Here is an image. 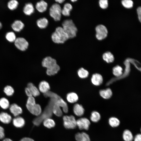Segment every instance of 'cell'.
Masks as SVG:
<instances>
[{
	"mask_svg": "<svg viewBox=\"0 0 141 141\" xmlns=\"http://www.w3.org/2000/svg\"><path fill=\"white\" fill-rule=\"evenodd\" d=\"M61 97L54 93L50 98L48 104L43 113L34 119L33 121L34 124L36 126L39 125L45 119L50 118L52 114V108L56 102Z\"/></svg>",
	"mask_w": 141,
	"mask_h": 141,
	"instance_id": "6da1fadb",
	"label": "cell"
},
{
	"mask_svg": "<svg viewBox=\"0 0 141 141\" xmlns=\"http://www.w3.org/2000/svg\"><path fill=\"white\" fill-rule=\"evenodd\" d=\"M51 38L53 42L57 44L63 43L69 38L68 35L61 27L56 28L55 31L52 34Z\"/></svg>",
	"mask_w": 141,
	"mask_h": 141,
	"instance_id": "7a4b0ae2",
	"label": "cell"
},
{
	"mask_svg": "<svg viewBox=\"0 0 141 141\" xmlns=\"http://www.w3.org/2000/svg\"><path fill=\"white\" fill-rule=\"evenodd\" d=\"M62 25V27L69 38H74L76 36L77 29L72 20H66L63 22Z\"/></svg>",
	"mask_w": 141,
	"mask_h": 141,
	"instance_id": "3957f363",
	"label": "cell"
},
{
	"mask_svg": "<svg viewBox=\"0 0 141 141\" xmlns=\"http://www.w3.org/2000/svg\"><path fill=\"white\" fill-rule=\"evenodd\" d=\"M26 107L28 110L32 114L38 116L41 114L42 109L40 106L36 103L33 97H28L26 104Z\"/></svg>",
	"mask_w": 141,
	"mask_h": 141,
	"instance_id": "277c9868",
	"label": "cell"
},
{
	"mask_svg": "<svg viewBox=\"0 0 141 141\" xmlns=\"http://www.w3.org/2000/svg\"><path fill=\"white\" fill-rule=\"evenodd\" d=\"M61 10L62 9L60 5L57 3H54L50 8V15L55 21H59L61 17Z\"/></svg>",
	"mask_w": 141,
	"mask_h": 141,
	"instance_id": "5b68a950",
	"label": "cell"
},
{
	"mask_svg": "<svg viewBox=\"0 0 141 141\" xmlns=\"http://www.w3.org/2000/svg\"><path fill=\"white\" fill-rule=\"evenodd\" d=\"M63 120L64 126L67 129H74L77 126L75 118L72 115L64 116Z\"/></svg>",
	"mask_w": 141,
	"mask_h": 141,
	"instance_id": "8992f818",
	"label": "cell"
},
{
	"mask_svg": "<svg viewBox=\"0 0 141 141\" xmlns=\"http://www.w3.org/2000/svg\"><path fill=\"white\" fill-rule=\"evenodd\" d=\"M96 32V36L99 40H102L105 38L107 36L108 30L104 25H99L97 26L95 28Z\"/></svg>",
	"mask_w": 141,
	"mask_h": 141,
	"instance_id": "52a82bcc",
	"label": "cell"
},
{
	"mask_svg": "<svg viewBox=\"0 0 141 141\" xmlns=\"http://www.w3.org/2000/svg\"><path fill=\"white\" fill-rule=\"evenodd\" d=\"M57 64L56 60L50 56L44 58L42 62L43 66L46 68L47 69H51Z\"/></svg>",
	"mask_w": 141,
	"mask_h": 141,
	"instance_id": "ba28073f",
	"label": "cell"
},
{
	"mask_svg": "<svg viewBox=\"0 0 141 141\" xmlns=\"http://www.w3.org/2000/svg\"><path fill=\"white\" fill-rule=\"evenodd\" d=\"M14 43L15 46L18 49L22 51L26 50L28 46V42L23 38H18L16 39Z\"/></svg>",
	"mask_w": 141,
	"mask_h": 141,
	"instance_id": "9c48e42d",
	"label": "cell"
},
{
	"mask_svg": "<svg viewBox=\"0 0 141 141\" xmlns=\"http://www.w3.org/2000/svg\"><path fill=\"white\" fill-rule=\"evenodd\" d=\"M77 125L81 130H88L90 122V121L86 118H81L78 119L76 121Z\"/></svg>",
	"mask_w": 141,
	"mask_h": 141,
	"instance_id": "30bf717a",
	"label": "cell"
},
{
	"mask_svg": "<svg viewBox=\"0 0 141 141\" xmlns=\"http://www.w3.org/2000/svg\"><path fill=\"white\" fill-rule=\"evenodd\" d=\"M9 110L10 112L15 117H17L21 114L22 111L21 108L15 103L12 104L10 106Z\"/></svg>",
	"mask_w": 141,
	"mask_h": 141,
	"instance_id": "8fae6325",
	"label": "cell"
},
{
	"mask_svg": "<svg viewBox=\"0 0 141 141\" xmlns=\"http://www.w3.org/2000/svg\"><path fill=\"white\" fill-rule=\"evenodd\" d=\"M91 80L92 84L96 86L100 85L103 82L102 77L100 74L97 73L92 75Z\"/></svg>",
	"mask_w": 141,
	"mask_h": 141,
	"instance_id": "7c38bea8",
	"label": "cell"
},
{
	"mask_svg": "<svg viewBox=\"0 0 141 141\" xmlns=\"http://www.w3.org/2000/svg\"><path fill=\"white\" fill-rule=\"evenodd\" d=\"M48 4L43 0H41L37 3L36 5V8L39 12L43 13L47 9Z\"/></svg>",
	"mask_w": 141,
	"mask_h": 141,
	"instance_id": "4fadbf2b",
	"label": "cell"
},
{
	"mask_svg": "<svg viewBox=\"0 0 141 141\" xmlns=\"http://www.w3.org/2000/svg\"><path fill=\"white\" fill-rule=\"evenodd\" d=\"M25 123L24 119L20 116H17L13 120V123L14 125L17 128L22 127L24 125Z\"/></svg>",
	"mask_w": 141,
	"mask_h": 141,
	"instance_id": "5bb4252c",
	"label": "cell"
},
{
	"mask_svg": "<svg viewBox=\"0 0 141 141\" xmlns=\"http://www.w3.org/2000/svg\"><path fill=\"white\" fill-rule=\"evenodd\" d=\"M50 88V86L49 83L45 81H41L39 85V91L44 94L49 91Z\"/></svg>",
	"mask_w": 141,
	"mask_h": 141,
	"instance_id": "9a60e30c",
	"label": "cell"
},
{
	"mask_svg": "<svg viewBox=\"0 0 141 141\" xmlns=\"http://www.w3.org/2000/svg\"><path fill=\"white\" fill-rule=\"evenodd\" d=\"M11 120V116L7 113L2 112L0 113V121L3 123L9 124Z\"/></svg>",
	"mask_w": 141,
	"mask_h": 141,
	"instance_id": "2e32d148",
	"label": "cell"
},
{
	"mask_svg": "<svg viewBox=\"0 0 141 141\" xmlns=\"http://www.w3.org/2000/svg\"><path fill=\"white\" fill-rule=\"evenodd\" d=\"M73 110L74 113L78 116L83 115L84 112V109L83 106L78 104H76L74 106Z\"/></svg>",
	"mask_w": 141,
	"mask_h": 141,
	"instance_id": "e0dca14e",
	"label": "cell"
},
{
	"mask_svg": "<svg viewBox=\"0 0 141 141\" xmlns=\"http://www.w3.org/2000/svg\"><path fill=\"white\" fill-rule=\"evenodd\" d=\"M72 9V6L71 4L69 3H66L64 5L63 9H62L61 13L65 16H69Z\"/></svg>",
	"mask_w": 141,
	"mask_h": 141,
	"instance_id": "ac0fdd59",
	"label": "cell"
},
{
	"mask_svg": "<svg viewBox=\"0 0 141 141\" xmlns=\"http://www.w3.org/2000/svg\"><path fill=\"white\" fill-rule=\"evenodd\" d=\"M27 87L28 88L33 97H36L40 94L38 89L32 83H30L28 84Z\"/></svg>",
	"mask_w": 141,
	"mask_h": 141,
	"instance_id": "d6986e66",
	"label": "cell"
},
{
	"mask_svg": "<svg viewBox=\"0 0 141 141\" xmlns=\"http://www.w3.org/2000/svg\"><path fill=\"white\" fill-rule=\"evenodd\" d=\"M99 93L101 96L105 99L110 98L112 95V91L111 89L109 88L105 90H101L99 91Z\"/></svg>",
	"mask_w": 141,
	"mask_h": 141,
	"instance_id": "ffe728a7",
	"label": "cell"
},
{
	"mask_svg": "<svg viewBox=\"0 0 141 141\" xmlns=\"http://www.w3.org/2000/svg\"><path fill=\"white\" fill-rule=\"evenodd\" d=\"M11 26L14 31L19 32L24 28V25L21 21L17 20L14 22L12 24Z\"/></svg>",
	"mask_w": 141,
	"mask_h": 141,
	"instance_id": "44dd1931",
	"label": "cell"
},
{
	"mask_svg": "<svg viewBox=\"0 0 141 141\" xmlns=\"http://www.w3.org/2000/svg\"><path fill=\"white\" fill-rule=\"evenodd\" d=\"M102 58L104 61L108 63L113 62L114 59L113 55L110 52H107L104 53Z\"/></svg>",
	"mask_w": 141,
	"mask_h": 141,
	"instance_id": "7402d4cb",
	"label": "cell"
},
{
	"mask_svg": "<svg viewBox=\"0 0 141 141\" xmlns=\"http://www.w3.org/2000/svg\"><path fill=\"white\" fill-rule=\"evenodd\" d=\"M25 14L26 15H30L34 11V8L33 4L30 3L26 4L23 10Z\"/></svg>",
	"mask_w": 141,
	"mask_h": 141,
	"instance_id": "603a6c76",
	"label": "cell"
},
{
	"mask_svg": "<svg viewBox=\"0 0 141 141\" xmlns=\"http://www.w3.org/2000/svg\"><path fill=\"white\" fill-rule=\"evenodd\" d=\"M37 26L40 28H45L48 26V21L46 18L43 17L38 19L37 21Z\"/></svg>",
	"mask_w": 141,
	"mask_h": 141,
	"instance_id": "cb8c5ba5",
	"label": "cell"
},
{
	"mask_svg": "<svg viewBox=\"0 0 141 141\" xmlns=\"http://www.w3.org/2000/svg\"><path fill=\"white\" fill-rule=\"evenodd\" d=\"M122 137L125 141H132L133 139L132 133L128 130H126L124 131Z\"/></svg>",
	"mask_w": 141,
	"mask_h": 141,
	"instance_id": "d4e9b609",
	"label": "cell"
},
{
	"mask_svg": "<svg viewBox=\"0 0 141 141\" xmlns=\"http://www.w3.org/2000/svg\"><path fill=\"white\" fill-rule=\"evenodd\" d=\"M66 98L67 101L71 103L76 102L78 99V97L77 94L73 92L68 93L67 95Z\"/></svg>",
	"mask_w": 141,
	"mask_h": 141,
	"instance_id": "484cf974",
	"label": "cell"
},
{
	"mask_svg": "<svg viewBox=\"0 0 141 141\" xmlns=\"http://www.w3.org/2000/svg\"><path fill=\"white\" fill-rule=\"evenodd\" d=\"M56 103L62 108L63 111L65 113L68 111V108L66 102L61 98L57 100Z\"/></svg>",
	"mask_w": 141,
	"mask_h": 141,
	"instance_id": "4316f807",
	"label": "cell"
},
{
	"mask_svg": "<svg viewBox=\"0 0 141 141\" xmlns=\"http://www.w3.org/2000/svg\"><path fill=\"white\" fill-rule=\"evenodd\" d=\"M123 69L121 66L117 65L113 69V73L114 75L117 77H121L123 74Z\"/></svg>",
	"mask_w": 141,
	"mask_h": 141,
	"instance_id": "83f0119b",
	"label": "cell"
},
{
	"mask_svg": "<svg viewBox=\"0 0 141 141\" xmlns=\"http://www.w3.org/2000/svg\"><path fill=\"white\" fill-rule=\"evenodd\" d=\"M43 121L44 126L47 128H51L54 127L55 125L54 121L50 118L46 119Z\"/></svg>",
	"mask_w": 141,
	"mask_h": 141,
	"instance_id": "f1b7e54d",
	"label": "cell"
},
{
	"mask_svg": "<svg viewBox=\"0 0 141 141\" xmlns=\"http://www.w3.org/2000/svg\"><path fill=\"white\" fill-rule=\"evenodd\" d=\"M120 121L119 119L116 117H111L109 120V123L111 127H116L120 125Z\"/></svg>",
	"mask_w": 141,
	"mask_h": 141,
	"instance_id": "f546056e",
	"label": "cell"
},
{
	"mask_svg": "<svg viewBox=\"0 0 141 141\" xmlns=\"http://www.w3.org/2000/svg\"><path fill=\"white\" fill-rule=\"evenodd\" d=\"M101 117L100 115L98 112L94 111H92L91 113L90 119L92 122H96L100 120Z\"/></svg>",
	"mask_w": 141,
	"mask_h": 141,
	"instance_id": "4dcf8cb0",
	"label": "cell"
},
{
	"mask_svg": "<svg viewBox=\"0 0 141 141\" xmlns=\"http://www.w3.org/2000/svg\"><path fill=\"white\" fill-rule=\"evenodd\" d=\"M52 112L58 116H61L62 114V111L60 108V107L56 104V102L53 106Z\"/></svg>",
	"mask_w": 141,
	"mask_h": 141,
	"instance_id": "1f68e13d",
	"label": "cell"
},
{
	"mask_svg": "<svg viewBox=\"0 0 141 141\" xmlns=\"http://www.w3.org/2000/svg\"><path fill=\"white\" fill-rule=\"evenodd\" d=\"M0 106L3 109L8 108L9 107V102L8 99L4 97L0 99Z\"/></svg>",
	"mask_w": 141,
	"mask_h": 141,
	"instance_id": "d6a6232c",
	"label": "cell"
},
{
	"mask_svg": "<svg viewBox=\"0 0 141 141\" xmlns=\"http://www.w3.org/2000/svg\"><path fill=\"white\" fill-rule=\"evenodd\" d=\"M78 74L80 78L83 79L88 77L89 75V72L87 70L81 68L78 70Z\"/></svg>",
	"mask_w": 141,
	"mask_h": 141,
	"instance_id": "836d02e7",
	"label": "cell"
},
{
	"mask_svg": "<svg viewBox=\"0 0 141 141\" xmlns=\"http://www.w3.org/2000/svg\"><path fill=\"white\" fill-rule=\"evenodd\" d=\"M60 69L59 66L57 64L54 67L49 69H47L46 73L49 75H54L57 73Z\"/></svg>",
	"mask_w": 141,
	"mask_h": 141,
	"instance_id": "e575fe53",
	"label": "cell"
},
{
	"mask_svg": "<svg viewBox=\"0 0 141 141\" xmlns=\"http://www.w3.org/2000/svg\"><path fill=\"white\" fill-rule=\"evenodd\" d=\"M4 91L7 95L8 96H11L14 94V90L11 86L7 85L4 88Z\"/></svg>",
	"mask_w": 141,
	"mask_h": 141,
	"instance_id": "d590c367",
	"label": "cell"
},
{
	"mask_svg": "<svg viewBox=\"0 0 141 141\" xmlns=\"http://www.w3.org/2000/svg\"><path fill=\"white\" fill-rule=\"evenodd\" d=\"M5 37L10 42H15L16 39L14 33L11 32L7 33Z\"/></svg>",
	"mask_w": 141,
	"mask_h": 141,
	"instance_id": "8d00e7d4",
	"label": "cell"
},
{
	"mask_svg": "<svg viewBox=\"0 0 141 141\" xmlns=\"http://www.w3.org/2000/svg\"><path fill=\"white\" fill-rule=\"evenodd\" d=\"M18 4V2L15 0L10 1L8 3V6L9 9L13 10L16 9L17 7Z\"/></svg>",
	"mask_w": 141,
	"mask_h": 141,
	"instance_id": "74e56055",
	"label": "cell"
},
{
	"mask_svg": "<svg viewBox=\"0 0 141 141\" xmlns=\"http://www.w3.org/2000/svg\"><path fill=\"white\" fill-rule=\"evenodd\" d=\"M121 3L123 6L127 8H131L132 7L133 2L131 0H124L122 1Z\"/></svg>",
	"mask_w": 141,
	"mask_h": 141,
	"instance_id": "f35d334b",
	"label": "cell"
},
{
	"mask_svg": "<svg viewBox=\"0 0 141 141\" xmlns=\"http://www.w3.org/2000/svg\"><path fill=\"white\" fill-rule=\"evenodd\" d=\"M99 3L100 7L102 9H105L108 7V2L107 0H100Z\"/></svg>",
	"mask_w": 141,
	"mask_h": 141,
	"instance_id": "ab89813d",
	"label": "cell"
},
{
	"mask_svg": "<svg viewBox=\"0 0 141 141\" xmlns=\"http://www.w3.org/2000/svg\"><path fill=\"white\" fill-rule=\"evenodd\" d=\"M82 138L80 141H90V139L89 135L85 132H82Z\"/></svg>",
	"mask_w": 141,
	"mask_h": 141,
	"instance_id": "60d3db41",
	"label": "cell"
},
{
	"mask_svg": "<svg viewBox=\"0 0 141 141\" xmlns=\"http://www.w3.org/2000/svg\"><path fill=\"white\" fill-rule=\"evenodd\" d=\"M5 137L4 130V128L0 126V139L4 138Z\"/></svg>",
	"mask_w": 141,
	"mask_h": 141,
	"instance_id": "b9f144b4",
	"label": "cell"
},
{
	"mask_svg": "<svg viewBox=\"0 0 141 141\" xmlns=\"http://www.w3.org/2000/svg\"><path fill=\"white\" fill-rule=\"evenodd\" d=\"M137 12L139 20L140 22H141V8L139 7L137 9Z\"/></svg>",
	"mask_w": 141,
	"mask_h": 141,
	"instance_id": "7bdbcfd3",
	"label": "cell"
},
{
	"mask_svg": "<svg viewBox=\"0 0 141 141\" xmlns=\"http://www.w3.org/2000/svg\"><path fill=\"white\" fill-rule=\"evenodd\" d=\"M81 133H78L75 135V138L77 141H80L82 138Z\"/></svg>",
	"mask_w": 141,
	"mask_h": 141,
	"instance_id": "ee69618b",
	"label": "cell"
},
{
	"mask_svg": "<svg viewBox=\"0 0 141 141\" xmlns=\"http://www.w3.org/2000/svg\"><path fill=\"white\" fill-rule=\"evenodd\" d=\"M25 91L26 95L28 97L32 96L30 91L28 88L27 87L26 88Z\"/></svg>",
	"mask_w": 141,
	"mask_h": 141,
	"instance_id": "f6af8a7d",
	"label": "cell"
},
{
	"mask_svg": "<svg viewBox=\"0 0 141 141\" xmlns=\"http://www.w3.org/2000/svg\"><path fill=\"white\" fill-rule=\"evenodd\" d=\"M134 141H141V135L140 134H137L134 139Z\"/></svg>",
	"mask_w": 141,
	"mask_h": 141,
	"instance_id": "bcb514c9",
	"label": "cell"
},
{
	"mask_svg": "<svg viewBox=\"0 0 141 141\" xmlns=\"http://www.w3.org/2000/svg\"><path fill=\"white\" fill-rule=\"evenodd\" d=\"M19 141H34L32 139L28 137H24Z\"/></svg>",
	"mask_w": 141,
	"mask_h": 141,
	"instance_id": "7dc6e473",
	"label": "cell"
},
{
	"mask_svg": "<svg viewBox=\"0 0 141 141\" xmlns=\"http://www.w3.org/2000/svg\"><path fill=\"white\" fill-rule=\"evenodd\" d=\"M65 0H55V1L57 3H63L64 1Z\"/></svg>",
	"mask_w": 141,
	"mask_h": 141,
	"instance_id": "c3c4849f",
	"label": "cell"
},
{
	"mask_svg": "<svg viewBox=\"0 0 141 141\" xmlns=\"http://www.w3.org/2000/svg\"><path fill=\"white\" fill-rule=\"evenodd\" d=\"M2 141H13L9 138H6L4 139Z\"/></svg>",
	"mask_w": 141,
	"mask_h": 141,
	"instance_id": "681fc988",
	"label": "cell"
},
{
	"mask_svg": "<svg viewBox=\"0 0 141 141\" xmlns=\"http://www.w3.org/2000/svg\"><path fill=\"white\" fill-rule=\"evenodd\" d=\"M2 27V25L1 22H0V29H1Z\"/></svg>",
	"mask_w": 141,
	"mask_h": 141,
	"instance_id": "f907efd6",
	"label": "cell"
},
{
	"mask_svg": "<svg viewBox=\"0 0 141 141\" xmlns=\"http://www.w3.org/2000/svg\"><path fill=\"white\" fill-rule=\"evenodd\" d=\"M72 2H74L75 1H76L77 0H72L71 1Z\"/></svg>",
	"mask_w": 141,
	"mask_h": 141,
	"instance_id": "816d5d0a",
	"label": "cell"
}]
</instances>
